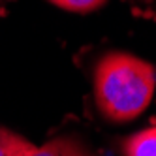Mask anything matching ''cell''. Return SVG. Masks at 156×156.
Returning <instances> with one entry per match:
<instances>
[{
    "mask_svg": "<svg viewBox=\"0 0 156 156\" xmlns=\"http://www.w3.org/2000/svg\"><path fill=\"white\" fill-rule=\"evenodd\" d=\"M122 156H156V126L132 133L120 143Z\"/></svg>",
    "mask_w": 156,
    "mask_h": 156,
    "instance_id": "obj_3",
    "label": "cell"
},
{
    "mask_svg": "<svg viewBox=\"0 0 156 156\" xmlns=\"http://www.w3.org/2000/svg\"><path fill=\"white\" fill-rule=\"evenodd\" d=\"M34 149L27 137L0 126V156H28Z\"/></svg>",
    "mask_w": 156,
    "mask_h": 156,
    "instance_id": "obj_4",
    "label": "cell"
},
{
    "mask_svg": "<svg viewBox=\"0 0 156 156\" xmlns=\"http://www.w3.org/2000/svg\"><path fill=\"white\" fill-rule=\"evenodd\" d=\"M51 4H55L60 9L66 12H73V13H90L100 9L107 0H49Z\"/></svg>",
    "mask_w": 156,
    "mask_h": 156,
    "instance_id": "obj_5",
    "label": "cell"
},
{
    "mask_svg": "<svg viewBox=\"0 0 156 156\" xmlns=\"http://www.w3.org/2000/svg\"><path fill=\"white\" fill-rule=\"evenodd\" d=\"M141 2H152V0H141Z\"/></svg>",
    "mask_w": 156,
    "mask_h": 156,
    "instance_id": "obj_6",
    "label": "cell"
},
{
    "mask_svg": "<svg viewBox=\"0 0 156 156\" xmlns=\"http://www.w3.org/2000/svg\"><path fill=\"white\" fill-rule=\"evenodd\" d=\"M28 156H90V152L77 136H58L34 147Z\"/></svg>",
    "mask_w": 156,
    "mask_h": 156,
    "instance_id": "obj_2",
    "label": "cell"
},
{
    "mask_svg": "<svg viewBox=\"0 0 156 156\" xmlns=\"http://www.w3.org/2000/svg\"><path fill=\"white\" fill-rule=\"evenodd\" d=\"M92 87L100 115L109 122H130L149 107L156 88V70L132 53L109 51L94 66Z\"/></svg>",
    "mask_w": 156,
    "mask_h": 156,
    "instance_id": "obj_1",
    "label": "cell"
}]
</instances>
